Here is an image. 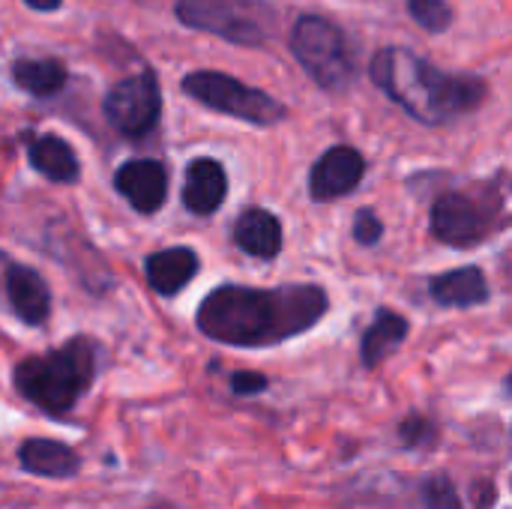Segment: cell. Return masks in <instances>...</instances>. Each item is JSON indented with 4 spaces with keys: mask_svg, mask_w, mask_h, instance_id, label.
<instances>
[{
    "mask_svg": "<svg viewBox=\"0 0 512 509\" xmlns=\"http://www.w3.org/2000/svg\"><path fill=\"white\" fill-rule=\"evenodd\" d=\"M381 237H384V225L375 216V210H369V207L357 210V216H354V240L363 243V246H375Z\"/></svg>",
    "mask_w": 512,
    "mask_h": 509,
    "instance_id": "23",
    "label": "cell"
},
{
    "mask_svg": "<svg viewBox=\"0 0 512 509\" xmlns=\"http://www.w3.org/2000/svg\"><path fill=\"white\" fill-rule=\"evenodd\" d=\"M408 12L429 33H444L453 24V9L447 0H408Z\"/></svg>",
    "mask_w": 512,
    "mask_h": 509,
    "instance_id": "22",
    "label": "cell"
},
{
    "mask_svg": "<svg viewBox=\"0 0 512 509\" xmlns=\"http://www.w3.org/2000/svg\"><path fill=\"white\" fill-rule=\"evenodd\" d=\"M420 504L423 509H462V498H459L456 483L447 474H435V477L423 480Z\"/></svg>",
    "mask_w": 512,
    "mask_h": 509,
    "instance_id": "21",
    "label": "cell"
},
{
    "mask_svg": "<svg viewBox=\"0 0 512 509\" xmlns=\"http://www.w3.org/2000/svg\"><path fill=\"white\" fill-rule=\"evenodd\" d=\"M66 75L69 72L63 60H54V57H45V60L21 57L12 63V81L30 96H54L57 90H63Z\"/></svg>",
    "mask_w": 512,
    "mask_h": 509,
    "instance_id": "19",
    "label": "cell"
},
{
    "mask_svg": "<svg viewBox=\"0 0 512 509\" xmlns=\"http://www.w3.org/2000/svg\"><path fill=\"white\" fill-rule=\"evenodd\" d=\"M3 294L12 306L15 318L27 327H42L51 315V291L45 279L18 261H9L3 267Z\"/></svg>",
    "mask_w": 512,
    "mask_h": 509,
    "instance_id": "10",
    "label": "cell"
},
{
    "mask_svg": "<svg viewBox=\"0 0 512 509\" xmlns=\"http://www.w3.org/2000/svg\"><path fill=\"white\" fill-rule=\"evenodd\" d=\"M291 51L324 90H345L354 78V57L348 51L345 33L321 15L297 18L291 27Z\"/></svg>",
    "mask_w": 512,
    "mask_h": 509,
    "instance_id": "6",
    "label": "cell"
},
{
    "mask_svg": "<svg viewBox=\"0 0 512 509\" xmlns=\"http://www.w3.org/2000/svg\"><path fill=\"white\" fill-rule=\"evenodd\" d=\"M267 387H270V381L261 372H234L231 375V393L234 396H258Z\"/></svg>",
    "mask_w": 512,
    "mask_h": 509,
    "instance_id": "24",
    "label": "cell"
},
{
    "mask_svg": "<svg viewBox=\"0 0 512 509\" xmlns=\"http://www.w3.org/2000/svg\"><path fill=\"white\" fill-rule=\"evenodd\" d=\"M366 174V159L360 150L348 147V144H339V147H330L315 165H312V174H309V192L315 201H336L348 192H354L360 186Z\"/></svg>",
    "mask_w": 512,
    "mask_h": 509,
    "instance_id": "9",
    "label": "cell"
},
{
    "mask_svg": "<svg viewBox=\"0 0 512 509\" xmlns=\"http://www.w3.org/2000/svg\"><path fill=\"white\" fill-rule=\"evenodd\" d=\"M330 309L321 285H219L198 306V330L231 348H270L312 330Z\"/></svg>",
    "mask_w": 512,
    "mask_h": 509,
    "instance_id": "1",
    "label": "cell"
},
{
    "mask_svg": "<svg viewBox=\"0 0 512 509\" xmlns=\"http://www.w3.org/2000/svg\"><path fill=\"white\" fill-rule=\"evenodd\" d=\"M429 294L438 306L447 309H471L489 303V282L480 267H459L429 279Z\"/></svg>",
    "mask_w": 512,
    "mask_h": 509,
    "instance_id": "13",
    "label": "cell"
},
{
    "mask_svg": "<svg viewBox=\"0 0 512 509\" xmlns=\"http://www.w3.org/2000/svg\"><path fill=\"white\" fill-rule=\"evenodd\" d=\"M225 192H228V177H225V168L216 159L201 156V159L189 162L186 183H183V204H186L189 213L213 216L222 207Z\"/></svg>",
    "mask_w": 512,
    "mask_h": 509,
    "instance_id": "12",
    "label": "cell"
},
{
    "mask_svg": "<svg viewBox=\"0 0 512 509\" xmlns=\"http://www.w3.org/2000/svg\"><path fill=\"white\" fill-rule=\"evenodd\" d=\"M183 90L195 102H201L219 114L237 117L243 123H252V126H276L279 120L288 117V108L276 96H270L258 87H249L225 72H210V69L189 72L183 78Z\"/></svg>",
    "mask_w": 512,
    "mask_h": 509,
    "instance_id": "7",
    "label": "cell"
},
{
    "mask_svg": "<svg viewBox=\"0 0 512 509\" xmlns=\"http://www.w3.org/2000/svg\"><path fill=\"white\" fill-rule=\"evenodd\" d=\"M408 330H411V324L399 312L378 309L372 327L363 333V342H360V360H363V366L366 369H378L393 351L402 348V342L408 339Z\"/></svg>",
    "mask_w": 512,
    "mask_h": 509,
    "instance_id": "18",
    "label": "cell"
},
{
    "mask_svg": "<svg viewBox=\"0 0 512 509\" xmlns=\"http://www.w3.org/2000/svg\"><path fill=\"white\" fill-rule=\"evenodd\" d=\"M501 216L504 195L492 186L447 192L432 204V234L453 249H471L495 234Z\"/></svg>",
    "mask_w": 512,
    "mask_h": 509,
    "instance_id": "5",
    "label": "cell"
},
{
    "mask_svg": "<svg viewBox=\"0 0 512 509\" xmlns=\"http://www.w3.org/2000/svg\"><path fill=\"white\" fill-rule=\"evenodd\" d=\"M24 3L36 12H54V9H60L63 0H24Z\"/></svg>",
    "mask_w": 512,
    "mask_h": 509,
    "instance_id": "25",
    "label": "cell"
},
{
    "mask_svg": "<svg viewBox=\"0 0 512 509\" xmlns=\"http://www.w3.org/2000/svg\"><path fill=\"white\" fill-rule=\"evenodd\" d=\"M114 186L129 201V207L141 216H153L156 210H162L168 198V174L153 159L123 162L114 174Z\"/></svg>",
    "mask_w": 512,
    "mask_h": 509,
    "instance_id": "11",
    "label": "cell"
},
{
    "mask_svg": "<svg viewBox=\"0 0 512 509\" xmlns=\"http://www.w3.org/2000/svg\"><path fill=\"white\" fill-rule=\"evenodd\" d=\"M438 438H441L438 426L423 414H408L399 423V441L405 450H432L438 444Z\"/></svg>",
    "mask_w": 512,
    "mask_h": 509,
    "instance_id": "20",
    "label": "cell"
},
{
    "mask_svg": "<svg viewBox=\"0 0 512 509\" xmlns=\"http://www.w3.org/2000/svg\"><path fill=\"white\" fill-rule=\"evenodd\" d=\"M108 123L126 138H144L156 129L162 111V90L156 72L144 69L132 78L117 81L102 102Z\"/></svg>",
    "mask_w": 512,
    "mask_h": 509,
    "instance_id": "8",
    "label": "cell"
},
{
    "mask_svg": "<svg viewBox=\"0 0 512 509\" xmlns=\"http://www.w3.org/2000/svg\"><path fill=\"white\" fill-rule=\"evenodd\" d=\"M27 159L42 177L54 183H75L81 174V162L75 150L57 135H33L27 144Z\"/></svg>",
    "mask_w": 512,
    "mask_h": 509,
    "instance_id": "17",
    "label": "cell"
},
{
    "mask_svg": "<svg viewBox=\"0 0 512 509\" xmlns=\"http://www.w3.org/2000/svg\"><path fill=\"white\" fill-rule=\"evenodd\" d=\"M369 75L375 87H381L408 117L426 126L450 123L480 108L486 99L483 78L468 72H444L399 45L381 48L369 63Z\"/></svg>",
    "mask_w": 512,
    "mask_h": 509,
    "instance_id": "2",
    "label": "cell"
},
{
    "mask_svg": "<svg viewBox=\"0 0 512 509\" xmlns=\"http://www.w3.org/2000/svg\"><path fill=\"white\" fill-rule=\"evenodd\" d=\"M147 270V282L156 294L162 297H174L180 294L198 273V255L189 246H174V249H162L153 252L144 261Z\"/></svg>",
    "mask_w": 512,
    "mask_h": 509,
    "instance_id": "16",
    "label": "cell"
},
{
    "mask_svg": "<svg viewBox=\"0 0 512 509\" xmlns=\"http://www.w3.org/2000/svg\"><path fill=\"white\" fill-rule=\"evenodd\" d=\"M234 243L240 252L270 261L282 252V222L261 207H249L234 222Z\"/></svg>",
    "mask_w": 512,
    "mask_h": 509,
    "instance_id": "15",
    "label": "cell"
},
{
    "mask_svg": "<svg viewBox=\"0 0 512 509\" xmlns=\"http://www.w3.org/2000/svg\"><path fill=\"white\" fill-rule=\"evenodd\" d=\"M99 369V348L87 336L69 339L63 348L27 357L15 366V390L45 411L48 417H66L78 399L90 390Z\"/></svg>",
    "mask_w": 512,
    "mask_h": 509,
    "instance_id": "3",
    "label": "cell"
},
{
    "mask_svg": "<svg viewBox=\"0 0 512 509\" xmlns=\"http://www.w3.org/2000/svg\"><path fill=\"white\" fill-rule=\"evenodd\" d=\"M174 15L192 30L246 48L267 45L276 24V12L264 0H177Z\"/></svg>",
    "mask_w": 512,
    "mask_h": 509,
    "instance_id": "4",
    "label": "cell"
},
{
    "mask_svg": "<svg viewBox=\"0 0 512 509\" xmlns=\"http://www.w3.org/2000/svg\"><path fill=\"white\" fill-rule=\"evenodd\" d=\"M18 462L27 474L45 480H69L81 471V459L72 447L51 438H30L18 450Z\"/></svg>",
    "mask_w": 512,
    "mask_h": 509,
    "instance_id": "14",
    "label": "cell"
}]
</instances>
